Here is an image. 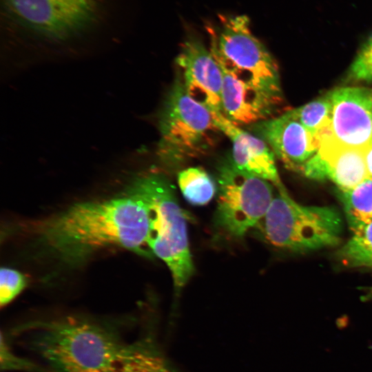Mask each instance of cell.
Wrapping results in <instances>:
<instances>
[{
  "label": "cell",
  "instance_id": "cell-23",
  "mask_svg": "<svg viewBox=\"0 0 372 372\" xmlns=\"http://www.w3.org/2000/svg\"><path fill=\"white\" fill-rule=\"evenodd\" d=\"M364 154L369 178H372V145L365 149Z\"/></svg>",
  "mask_w": 372,
  "mask_h": 372
},
{
  "label": "cell",
  "instance_id": "cell-12",
  "mask_svg": "<svg viewBox=\"0 0 372 372\" xmlns=\"http://www.w3.org/2000/svg\"><path fill=\"white\" fill-rule=\"evenodd\" d=\"M250 131L262 139L285 166L302 172L318 150V143L291 111L251 125Z\"/></svg>",
  "mask_w": 372,
  "mask_h": 372
},
{
  "label": "cell",
  "instance_id": "cell-17",
  "mask_svg": "<svg viewBox=\"0 0 372 372\" xmlns=\"http://www.w3.org/2000/svg\"><path fill=\"white\" fill-rule=\"evenodd\" d=\"M353 234L340 250L348 267H372V220L351 228Z\"/></svg>",
  "mask_w": 372,
  "mask_h": 372
},
{
  "label": "cell",
  "instance_id": "cell-5",
  "mask_svg": "<svg viewBox=\"0 0 372 372\" xmlns=\"http://www.w3.org/2000/svg\"><path fill=\"white\" fill-rule=\"evenodd\" d=\"M262 221L269 243L296 252L337 245L342 226L341 216L334 207L302 205L285 189L273 196Z\"/></svg>",
  "mask_w": 372,
  "mask_h": 372
},
{
  "label": "cell",
  "instance_id": "cell-8",
  "mask_svg": "<svg viewBox=\"0 0 372 372\" xmlns=\"http://www.w3.org/2000/svg\"><path fill=\"white\" fill-rule=\"evenodd\" d=\"M22 23L48 37L64 39L91 23L96 0H6Z\"/></svg>",
  "mask_w": 372,
  "mask_h": 372
},
{
  "label": "cell",
  "instance_id": "cell-18",
  "mask_svg": "<svg viewBox=\"0 0 372 372\" xmlns=\"http://www.w3.org/2000/svg\"><path fill=\"white\" fill-rule=\"evenodd\" d=\"M341 197L351 228L372 220L371 178L349 190L342 191Z\"/></svg>",
  "mask_w": 372,
  "mask_h": 372
},
{
  "label": "cell",
  "instance_id": "cell-21",
  "mask_svg": "<svg viewBox=\"0 0 372 372\" xmlns=\"http://www.w3.org/2000/svg\"><path fill=\"white\" fill-rule=\"evenodd\" d=\"M352 78L372 81V35L364 43L351 68Z\"/></svg>",
  "mask_w": 372,
  "mask_h": 372
},
{
  "label": "cell",
  "instance_id": "cell-7",
  "mask_svg": "<svg viewBox=\"0 0 372 372\" xmlns=\"http://www.w3.org/2000/svg\"><path fill=\"white\" fill-rule=\"evenodd\" d=\"M271 185L232 163L223 165L218 177L217 228L231 238L244 236L265 217L274 196Z\"/></svg>",
  "mask_w": 372,
  "mask_h": 372
},
{
  "label": "cell",
  "instance_id": "cell-11",
  "mask_svg": "<svg viewBox=\"0 0 372 372\" xmlns=\"http://www.w3.org/2000/svg\"><path fill=\"white\" fill-rule=\"evenodd\" d=\"M329 95L332 136L344 146L365 150L372 145V90L340 87Z\"/></svg>",
  "mask_w": 372,
  "mask_h": 372
},
{
  "label": "cell",
  "instance_id": "cell-16",
  "mask_svg": "<svg viewBox=\"0 0 372 372\" xmlns=\"http://www.w3.org/2000/svg\"><path fill=\"white\" fill-rule=\"evenodd\" d=\"M180 189L190 204L205 205L214 196L216 185L214 179L203 169L192 167L180 171L178 174Z\"/></svg>",
  "mask_w": 372,
  "mask_h": 372
},
{
  "label": "cell",
  "instance_id": "cell-6",
  "mask_svg": "<svg viewBox=\"0 0 372 372\" xmlns=\"http://www.w3.org/2000/svg\"><path fill=\"white\" fill-rule=\"evenodd\" d=\"M159 125L158 154L171 166L207 151L221 132L213 113L188 94L180 77L166 99Z\"/></svg>",
  "mask_w": 372,
  "mask_h": 372
},
{
  "label": "cell",
  "instance_id": "cell-3",
  "mask_svg": "<svg viewBox=\"0 0 372 372\" xmlns=\"http://www.w3.org/2000/svg\"><path fill=\"white\" fill-rule=\"evenodd\" d=\"M129 189L146 205L149 218L147 245L165 262L176 291L192 276L194 263L189 249L187 222L167 178L158 173L137 178Z\"/></svg>",
  "mask_w": 372,
  "mask_h": 372
},
{
  "label": "cell",
  "instance_id": "cell-1",
  "mask_svg": "<svg viewBox=\"0 0 372 372\" xmlns=\"http://www.w3.org/2000/svg\"><path fill=\"white\" fill-rule=\"evenodd\" d=\"M145 203L129 189L124 195L79 203L38 223L39 240L65 262L83 261L97 250L119 246L148 254Z\"/></svg>",
  "mask_w": 372,
  "mask_h": 372
},
{
  "label": "cell",
  "instance_id": "cell-15",
  "mask_svg": "<svg viewBox=\"0 0 372 372\" xmlns=\"http://www.w3.org/2000/svg\"><path fill=\"white\" fill-rule=\"evenodd\" d=\"M110 372H176L149 337L127 343Z\"/></svg>",
  "mask_w": 372,
  "mask_h": 372
},
{
  "label": "cell",
  "instance_id": "cell-10",
  "mask_svg": "<svg viewBox=\"0 0 372 372\" xmlns=\"http://www.w3.org/2000/svg\"><path fill=\"white\" fill-rule=\"evenodd\" d=\"M318 150L304 165L302 172L315 180L329 179L341 191L349 190L369 178L364 149L339 143L327 129L315 136Z\"/></svg>",
  "mask_w": 372,
  "mask_h": 372
},
{
  "label": "cell",
  "instance_id": "cell-13",
  "mask_svg": "<svg viewBox=\"0 0 372 372\" xmlns=\"http://www.w3.org/2000/svg\"><path fill=\"white\" fill-rule=\"evenodd\" d=\"M216 125L232 143L231 163L238 169L285 189L269 146L260 138L242 130L223 114H213Z\"/></svg>",
  "mask_w": 372,
  "mask_h": 372
},
{
  "label": "cell",
  "instance_id": "cell-14",
  "mask_svg": "<svg viewBox=\"0 0 372 372\" xmlns=\"http://www.w3.org/2000/svg\"><path fill=\"white\" fill-rule=\"evenodd\" d=\"M221 70L223 114L236 125H252L266 120L281 103Z\"/></svg>",
  "mask_w": 372,
  "mask_h": 372
},
{
  "label": "cell",
  "instance_id": "cell-22",
  "mask_svg": "<svg viewBox=\"0 0 372 372\" xmlns=\"http://www.w3.org/2000/svg\"><path fill=\"white\" fill-rule=\"evenodd\" d=\"M1 369L5 371H41L39 366L33 362L16 356L8 347L3 336L1 340Z\"/></svg>",
  "mask_w": 372,
  "mask_h": 372
},
{
  "label": "cell",
  "instance_id": "cell-9",
  "mask_svg": "<svg viewBox=\"0 0 372 372\" xmlns=\"http://www.w3.org/2000/svg\"><path fill=\"white\" fill-rule=\"evenodd\" d=\"M180 80L188 94L213 114H223V72L202 41L189 34L176 57Z\"/></svg>",
  "mask_w": 372,
  "mask_h": 372
},
{
  "label": "cell",
  "instance_id": "cell-4",
  "mask_svg": "<svg viewBox=\"0 0 372 372\" xmlns=\"http://www.w3.org/2000/svg\"><path fill=\"white\" fill-rule=\"evenodd\" d=\"M209 50L221 69L238 81L282 102L277 64L264 44L251 32L246 15L218 16L208 23Z\"/></svg>",
  "mask_w": 372,
  "mask_h": 372
},
{
  "label": "cell",
  "instance_id": "cell-19",
  "mask_svg": "<svg viewBox=\"0 0 372 372\" xmlns=\"http://www.w3.org/2000/svg\"><path fill=\"white\" fill-rule=\"evenodd\" d=\"M332 104L330 95L291 110L293 116L314 136L330 128Z\"/></svg>",
  "mask_w": 372,
  "mask_h": 372
},
{
  "label": "cell",
  "instance_id": "cell-20",
  "mask_svg": "<svg viewBox=\"0 0 372 372\" xmlns=\"http://www.w3.org/2000/svg\"><path fill=\"white\" fill-rule=\"evenodd\" d=\"M0 277V304L3 307L22 291L26 279L21 273L10 268H2Z\"/></svg>",
  "mask_w": 372,
  "mask_h": 372
},
{
  "label": "cell",
  "instance_id": "cell-2",
  "mask_svg": "<svg viewBox=\"0 0 372 372\" xmlns=\"http://www.w3.org/2000/svg\"><path fill=\"white\" fill-rule=\"evenodd\" d=\"M24 343L48 372H110L125 343L114 328L65 316L20 328Z\"/></svg>",
  "mask_w": 372,
  "mask_h": 372
}]
</instances>
